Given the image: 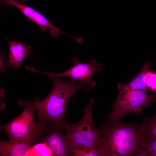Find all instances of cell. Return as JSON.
<instances>
[{
	"mask_svg": "<svg viewBox=\"0 0 156 156\" xmlns=\"http://www.w3.org/2000/svg\"><path fill=\"white\" fill-rule=\"evenodd\" d=\"M102 148L112 156H146L144 144L149 142L141 125L109 121L100 127Z\"/></svg>",
	"mask_w": 156,
	"mask_h": 156,
	"instance_id": "6da1fadb",
	"label": "cell"
},
{
	"mask_svg": "<svg viewBox=\"0 0 156 156\" xmlns=\"http://www.w3.org/2000/svg\"><path fill=\"white\" fill-rule=\"evenodd\" d=\"M51 80L53 82V89L44 99L34 102L19 100L17 102L23 106H30L36 110L38 119L43 125L50 123L53 126L62 127L66 122L65 112L70 98L78 90L88 91L90 87L85 83L71 79L64 81L55 78Z\"/></svg>",
	"mask_w": 156,
	"mask_h": 156,
	"instance_id": "7a4b0ae2",
	"label": "cell"
},
{
	"mask_svg": "<svg viewBox=\"0 0 156 156\" xmlns=\"http://www.w3.org/2000/svg\"><path fill=\"white\" fill-rule=\"evenodd\" d=\"M93 99L89 101L83 111L82 119L75 124L66 122L64 127L66 131L68 150L76 148H101V135L95 128L92 118Z\"/></svg>",
	"mask_w": 156,
	"mask_h": 156,
	"instance_id": "3957f363",
	"label": "cell"
},
{
	"mask_svg": "<svg viewBox=\"0 0 156 156\" xmlns=\"http://www.w3.org/2000/svg\"><path fill=\"white\" fill-rule=\"evenodd\" d=\"M117 86L119 93L108 116L109 121H118L128 114L139 115L155 101V95L149 94L147 89L134 90Z\"/></svg>",
	"mask_w": 156,
	"mask_h": 156,
	"instance_id": "277c9868",
	"label": "cell"
},
{
	"mask_svg": "<svg viewBox=\"0 0 156 156\" xmlns=\"http://www.w3.org/2000/svg\"><path fill=\"white\" fill-rule=\"evenodd\" d=\"M23 112L10 122L0 126L8 135L9 140L22 138L36 139L46 132L43 124L35 121V109L29 105H25Z\"/></svg>",
	"mask_w": 156,
	"mask_h": 156,
	"instance_id": "5b68a950",
	"label": "cell"
},
{
	"mask_svg": "<svg viewBox=\"0 0 156 156\" xmlns=\"http://www.w3.org/2000/svg\"><path fill=\"white\" fill-rule=\"evenodd\" d=\"M72 60L73 62V66L68 70L60 73L40 71L32 66L29 67V70L33 73L46 75L51 79L66 77L75 81L85 83L90 87L94 86L96 83L95 80L92 79V77L95 72H100L101 71V64L95 60H91L89 64L82 63L80 62L76 57H73Z\"/></svg>",
	"mask_w": 156,
	"mask_h": 156,
	"instance_id": "8992f818",
	"label": "cell"
},
{
	"mask_svg": "<svg viewBox=\"0 0 156 156\" xmlns=\"http://www.w3.org/2000/svg\"><path fill=\"white\" fill-rule=\"evenodd\" d=\"M1 1L3 4L16 7L25 16L37 24L42 32L49 29L51 36L54 38H56L59 34H62L72 37L77 42L79 39V37L66 33L53 25L43 14L31 7L20 3L15 0H1Z\"/></svg>",
	"mask_w": 156,
	"mask_h": 156,
	"instance_id": "52a82bcc",
	"label": "cell"
},
{
	"mask_svg": "<svg viewBox=\"0 0 156 156\" xmlns=\"http://www.w3.org/2000/svg\"><path fill=\"white\" fill-rule=\"evenodd\" d=\"M8 44L9 53L6 65L7 67H12L17 70L23 61L27 57L32 55L34 48L27 46L21 40L14 41L5 38Z\"/></svg>",
	"mask_w": 156,
	"mask_h": 156,
	"instance_id": "ba28073f",
	"label": "cell"
},
{
	"mask_svg": "<svg viewBox=\"0 0 156 156\" xmlns=\"http://www.w3.org/2000/svg\"><path fill=\"white\" fill-rule=\"evenodd\" d=\"M49 133L43 139L52 151L54 156H67L69 154L66 135L61 131L62 127L53 126Z\"/></svg>",
	"mask_w": 156,
	"mask_h": 156,
	"instance_id": "9c48e42d",
	"label": "cell"
},
{
	"mask_svg": "<svg viewBox=\"0 0 156 156\" xmlns=\"http://www.w3.org/2000/svg\"><path fill=\"white\" fill-rule=\"evenodd\" d=\"M36 141L22 138L1 141L0 155L1 156H25Z\"/></svg>",
	"mask_w": 156,
	"mask_h": 156,
	"instance_id": "30bf717a",
	"label": "cell"
},
{
	"mask_svg": "<svg viewBox=\"0 0 156 156\" xmlns=\"http://www.w3.org/2000/svg\"><path fill=\"white\" fill-rule=\"evenodd\" d=\"M151 66V63L146 61L140 73L131 81L126 84H118L121 87L130 90H137L147 89L146 84V75Z\"/></svg>",
	"mask_w": 156,
	"mask_h": 156,
	"instance_id": "8fae6325",
	"label": "cell"
},
{
	"mask_svg": "<svg viewBox=\"0 0 156 156\" xmlns=\"http://www.w3.org/2000/svg\"><path fill=\"white\" fill-rule=\"evenodd\" d=\"M69 151V154L73 156H111L108 152L101 148H76L70 149Z\"/></svg>",
	"mask_w": 156,
	"mask_h": 156,
	"instance_id": "7c38bea8",
	"label": "cell"
},
{
	"mask_svg": "<svg viewBox=\"0 0 156 156\" xmlns=\"http://www.w3.org/2000/svg\"><path fill=\"white\" fill-rule=\"evenodd\" d=\"M141 125L148 136L149 142L156 139V112L149 117H145Z\"/></svg>",
	"mask_w": 156,
	"mask_h": 156,
	"instance_id": "4fadbf2b",
	"label": "cell"
},
{
	"mask_svg": "<svg viewBox=\"0 0 156 156\" xmlns=\"http://www.w3.org/2000/svg\"><path fill=\"white\" fill-rule=\"evenodd\" d=\"M25 156H51L53 153L44 142L32 145L27 151Z\"/></svg>",
	"mask_w": 156,
	"mask_h": 156,
	"instance_id": "5bb4252c",
	"label": "cell"
},
{
	"mask_svg": "<svg viewBox=\"0 0 156 156\" xmlns=\"http://www.w3.org/2000/svg\"><path fill=\"white\" fill-rule=\"evenodd\" d=\"M146 84L147 87L153 91H156V74L148 71L146 75Z\"/></svg>",
	"mask_w": 156,
	"mask_h": 156,
	"instance_id": "9a60e30c",
	"label": "cell"
},
{
	"mask_svg": "<svg viewBox=\"0 0 156 156\" xmlns=\"http://www.w3.org/2000/svg\"><path fill=\"white\" fill-rule=\"evenodd\" d=\"M6 53L2 52L0 53V73L5 74H7V66L5 62L6 60Z\"/></svg>",
	"mask_w": 156,
	"mask_h": 156,
	"instance_id": "2e32d148",
	"label": "cell"
},
{
	"mask_svg": "<svg viewBox=\"0 0 156 156\" xmlns=\"http://www.w3.org/2000/svg\"><path fill=\"white\" fill-rule=\"evenodd\" d=\"M144 147L148 152L156 151V139L145 144Z\"/></svg>",
	"mask_w": 156,
	"mask_h": 156,
	"instance_id": "e0dca14e",
	"label": "cell"
},
{
	"mask_svg": "<svg viewBox=\"0 0 156 156\" xmlns=\"http://www.w3.org/2000/svg\"><path fill=\"white\" fill-rule=\"evenodd\" d=\"M148 156H156V151L148 152Z\"/></svg>",
	"mask_w": 156,
	"mask_h": 156,
	"instance_id": "ac0fdd59",
	"label": "cell"
},
{
	"mask_svg": "<svg viewBox=\"0 0 156 156\" xmlns=\"http://www.w3.org/2000/svg\"><path fill=\"white\" fill-rule=\"evenodd\" d=\"M15 0L17 2L21 4H24V3H25V0Z\"/></svg>",
	"mask_w": 156,
	"mask_h": 156,
	"instance_id": "d6986e66",
	"label": "cell"
}]
</instances>
